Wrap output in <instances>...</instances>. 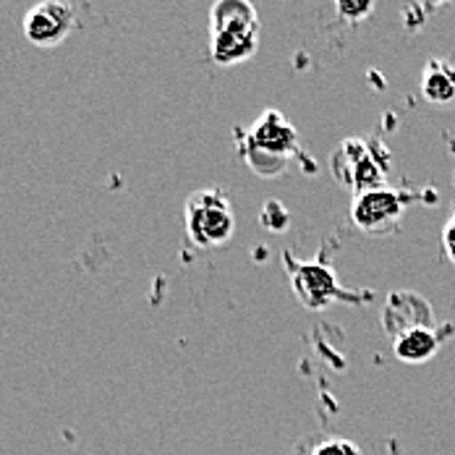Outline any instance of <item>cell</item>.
Returning <instances> with one entry per match:
<instances>
[{
  "label": "cell",
  "mask_w": 455,
  "mask_h": 455,
  "mask_svg": "<svg viewBox=\"0 0 455 455\" xmlns=\"http://www.w3.org/2000/svg\"><path fill=\"white\" fill-rule=\"evenodd\" d=\"M259 50V13L251 0H215L210 8V52L220 66H235Z\"/></svg>",
  "instance_id": "6da1fadb"
},
{
  "label": "cell",
  "mask_w": 455,
  "mask_h": 455,
  "mask_svg": "<svg viewBox=\"0 0 455 455\" xmlns=\"http://www.w3.org/2000/svg\"><path fill=\"white\" fill-rule=\"evenodd\" d=\"M243 160L257 176L273 179L299 152V134L283 113L265 110L238 141Z\"/></svg>",
  "instance_id": "7a4b0ae2"
},
{
  "label": "cell",
  "mask_w": 455,
  "mask_h": 455,
  "mask_svg": "<svg viewBox=\"0 0 455 455\" xmlns=\"http://www.w3.org/2000/svg\"><path fill=\"white\" fill-rule=\"evenodd\" d=\"M183 223L188 241L199 249H215L230 241L233 235V210L220 188H199L188 194Z\"/></svg>",
  "instance_id": "3957f363"
},
{
  "label": "cell",
  "mask_w": 455,
  "mask_h": 455,
  "mask_svg": "<svg viewBox=\"0 0 455 455\" xmlns=\"http://www.w3.org/2000/svg\"><path fill=\"white\" fill-rule=\"evenodd\" d=\"M285 267L291 275V285H293L296 299L312 312L324 309L330 304H338V301L340 304H359V293L346 291L327 265L296 262L291 254H285Z\"/></svg>",
  "instance_id": "277c9868"
},
{
  "label": "cell",
  "mask_w": 455,
  "mask_h": 455,
  "mask_svg": "<svg viewBox=\"0 0 455 455\" xmlns=\"http://www.w3.org/2000/svg\"><path fill=\"white\" fill-rule=\"evenodd\" d=\"M406 212V199L401 191L379 186L364 194H356L351 204V220L364 233H390L395 230Z\"/></svg>",
  "instance_id": "5b68a950"
},
{
  "label": "cell",
  "mask_w": 455,
  "mask_h": 455,
  "mask_svg": "<svg viewBox=\"0 0 455 455\" xmlns=\"http://www.w3.org/2000/svg\"><path fill=\"white\" fill-rule=\"evenodd\" d=\"M74 8L63 0H40L24 16V37L35 47L60 45L74 32Z\"/></svg>",
  "instance_id": "8992f818"
},
{
  "label": "cell",
  "mask_w": 455,
  "mask_h": 455,
  "mask_svg": "<svg viewBox=\"0 0 455 455\" xmlns=\"http://www.w3.org/2000/svg\"><path fill=\"white\" fill-rule=\"evenodd\" d=\"M338 179L351 186L356 194H364L371 188H379L385 181V168L377 163V157L369 152L362 139H348L340 144V149L332 157Z\"/></svg>",
  "instance_id": "52a82bcc"
},
{
  "label": "cell",
  "mask_w": 455,
  "mask_h": 455,
  "mask_svg": "<svg viewBox=\"0 0 455 455\" xmlns=\"http://www.w3.org/2000/svg\"><path fill=\"white\" fill-rule=\"evenodd\" d=\"M382 322L387 327V332L393 338L416 330V327H435V317L429 304L416 296V293H393L385 301V312H382Z\"/></svg>",
  "instance_id": "ba28073f"
},
{
  "label": "cell",
  "mask_w": 455,
  "mask_h": 455,
  "mask_svg": "<svg viewBox=\"0 0 455 455\" xmlns=\"http://www.w3.org/2000/svg\"><path fill=\"white\" fill-rule=\"evenodd\" d=\"M443 332L435 327H416L393 338V351L403 364H424L443 348Z\"/></svg>",
  "instance_id": "9c48e42d"
},
{
  "label": "cell",
  "mask_w": 455,
  "mask_h": 455,
  "mask_svg": "<svg viewBox=\"0 0 455 455\" xmlns=\"http://www.w3.org/2000/svg\"><path fill=\"white\" fill-rule=\"evenodd\" d=\"M421 94L432 105H451V102H455L453 63H448L443 58H432L421 71Z\"/></svg>",
  "instance_id": "30bf717a"
},
{
  "label": "cell",
  "mask_w": 455,
  "mask_h": 455,
  "mask_svg": "<svg viewBox=\"0 0 455 455\" xmlns=\"http://www.w3.org/2000/svg\"><path fill=\"white\" fill-rule=\"evenodd\" d=\"M296 455H362V448L343 437H315L312 443L301 445Z\"/></svg>",
  "instance_id": "8fae6325"
},
{
  "label": "cell",
  "mask_w": 455,
  "mask_h": 455,
  "mask_svg": "<svg viewBox=\"0 0 455 455\" xmlns=\"http://www.w3.org/2000/svg\"><path fill=\"white\" fill-rule=\"evenodd\" d=\"M335 8L346 21L356 24V21H364L366 16L374 11V0H335Z\"/></svg>",
  "instance_id": "7c38bea8"
},
{
  "label": "cell",
  "mask_w": 455,
  "mask_h": 455,
  "mask_svg": "<svg viewBox=\"0 0 455 455\" xmlns=\"http://www.w3.org/2000/svg\"><path fill=\"white\" fill-rule=\"evenodd\" d=\"M443 246H445L448 259L455 265V212H453V218L448 220L445 230H443Z\"/></svg>",
  "instance_id": "4fadbf2b"
},
{
  "label": "cell",
  "mask_w": 455,
  "mask_h": 455,
  "mask_svg": "<svg viewBox=\"0 0 455 455\" xmlns=\"http://www.w3.org/2000/svg\"><path fill=\"white\" fill-rule=\"evenodd\" d=\"M429 5H443V3H451V0H427Z\"/></svg>",
  "instance_id": "5bb4252c"
}]
</instances>
